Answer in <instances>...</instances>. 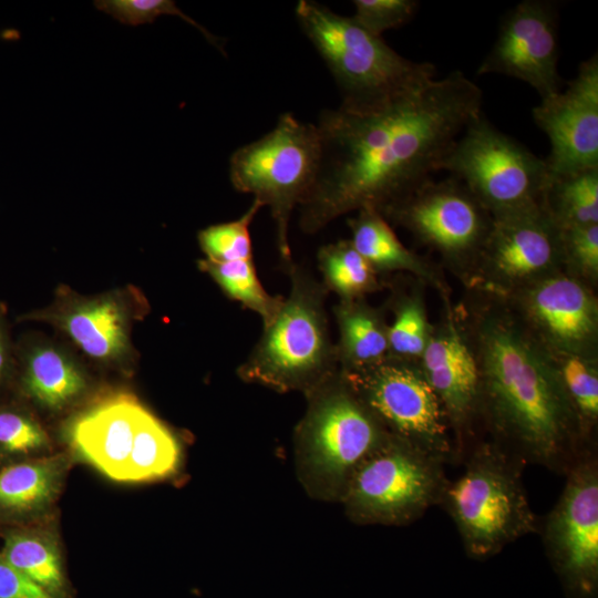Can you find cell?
<instances>
[{
    "mask_svg": "<svg viewBox=\"0 0 598 598\" xmlns=\"http://www.w3.org/2000/svg\"><path fill=\"white\" fill-rule=\"evenodd\" d=\"M482 101L481 89L453 71L378 112L322 111L319 165L298 206L300 229L311 235L341 215L381 212L409 196L440 171Z\"/></svg>",
    "mask_w": 598,
    "mask_h": 598,
    "instance_id": "6da1fadb",
    "label": "cell"
},
{
    "mask_svg": "<svg viewBox=\"0 0 598 598\" xmlns=\"http://www.w3.org/2000/svg\"><path fill=\"white\" fill-rule=\"evenodd\" d=\"M480 410L493 443L523 464L567 471L591 451L557 358L518 313L491 305L474 320Z\"/></svg>",
    "mask_w": 598,
    "mask_h": 598,
    "instance_id": "7a4b0ae2",
    "label": "cell"
},
{
    "mask_svg": "<svg viewBox=\"0 0 598 598\" xmlns=\"http://www.w3.org/2000/svg\"><path fill=\"white\" fill-rule=\"evenodd\" d=\"M296 18L328 65L341 94L340 110L368 114L417 92L435 80L432 63L409 60L352 17L300 0Z\"/></svg>",
    "mask_w": 598,
    "mask_h": 598,
    "instance_id": "3957f363",
    "label": "cell"
},
{
    "mask_svg": "<svg viewBox=\"0 0 598 598\" xmlns=\"http://www.w3.org/2000/svg\"><path fill=\"white\" fill-rule=\"evenodd\" d=\"M289 295L245 361L238 377L278 392L305 394L339 370L326 310L328 290L306 267L287 266Z\"/></svg>",
    "mask_w": 598,
    "mask_h": 598,
    "instance_id": "277c9868",
    "label": "cell"
},
{
    "mask_svg": "<svg viewBox=\"0 0 598 598\" xmlns=\"http://www.w3.org/2000/svg\"><path fill=\"white\" fill-rule=\"evenodd\" d=\"M306 396L307 410L295 432L300 480L312 495L341 501L357 468L390 434L340 369Z\"/></svg>",
    "mask_w": 598,
    "mask_h": 598,
    "instance_id": "5b68a950",
    "label": "cell"
},
{
    "mask_svg": "<svg viewBox=\"0 0 598 598\" xmlns=\"http://www.w3.org/2000/svg\"><path fill=\"white\" fill-rule=\"evenodd\" d=\"M523 463L493 442L477 446L440 503L468 557L488 559L534 533L537 519L522 480Z\"/></svg>",
    "mask_w": 598,
    "mask_h": 598,
    "instance_id": "8992f818",
    "label": "cell"
},
{
    "mask_svg": "<svg viewBox=\"0 0 598 598\" xmlns=\"http://www.w3.org/2000/svg\"><path fill=\"white\" fill-rule=\"evenodd\" d=\"M319 158L320 137L316 124L283 113L269 133L237 148L229 159L234 188L254 195V199L269 207L277 248L286 267L292 262L289 221L313 184Z\"/></svg>",
    "mask_w": 598,
    "mask_h": 598,
    "instance_id": "52a82bcc",
    "label": "cell"
},
{
    "mask_svg": "<svg viewBox=\"0 0 598 598\" xmlns=\"http://www.w3.org/2000/svg\"><path fill=\"white\" fill-rule=\"evenodd\" d=\"M440 171L462 182L493 216L539 204L548 179L545 159L477 114L444 156Z\"/></svg>",
    "mask_w": 598,
    "mask_h": 598,
    "instance_id": "ba28073f",
    "label": "cell"
},
{
    "mask_svg": "<svg viewBox=\"0 0 598 598\" xmlns=\"http://www.w3.org/2000/svg\"><path fill=\"white\" fill-rule=\"evenodd\" d=\"M444 463L389 435L357 468L342 495L359 524L406 525L442 499Z\"/></svg>",
    "mask_w": 598,
    "mask_h": 598,
    "instance_id": "9c48e42d",
    "label": "cell"
},
{
    "mask_svg": "<svg viewBox=\"0 0 598 598\" xmlns=\"http://www.w3.org/2000/svg\"><path fill=\"white\" fill-rule=\"evenodd\" d=\"M341 373L391 436L444 464L455 458L446 413L421 365L390 355L373 365Z\"/></svg>",
    "mask_w": 598,
    "mask_h": 598,
    "instance_id": "30bf717a",
    "label": "cell"
},
{
    "mask_svg": "<svg viewBox=\"0 0 598 598\" xmlns=\"http://www.w3.org/2000/svg\"><path fill=\"white\" fill-rule=\"evenodd\" d=\"M543 543L567 598H598V461L585 453L566 473Z\"/></svg>",
    "mask_w": 598,
    "mask_h": 598,
    "instance_id": "8fae6325",
    "label": "cell"
},
{
    "mask_svg": "<svg viewBox=\"0 0 598 598\" xmlns=\"http://www.w3.org/2000/svg\"><path fill=\"white\" fill-rule=\"evenodd\" d=\"M380 213L457 265L475 264L493 223V216L453 176L430 179Z\"/></svg>",
    "mask_w": 598,
    "mask_h": 598,
    "instance_id": "7c38bea8",
    "label": "cell"
},
{
    "mask_svg": "<svg viewBox=\"0 0 598 598\" xmlns=\"http://www.w3.org/2000/svg\"><path fill=\"white\" fill-rule=\"evenodd\" d=\"M474 265L496 295H514L561 270V229L542 203L495 216Z\"/></svg>",
    "mask_w": 598,
    "mask_h": 598,
    "instance_id": "4fadbf2b",
    "label": "cell"
},
{
    "mask_svg": "<svg viewBox=\"0 0 598 598\" xmlns=\"http://www.w3.org/2000/svg\"><path fill=\"white\" fill-rule=\"evenodd\" d=\"M558 3L524 0L502 19L496 40L477 74L497 73L518 79L542 100L561 91L558 73Z\"/></svg>",
    "mask_w": 598,
    "mask_h": 598,
    "instance_id": "5bb4252c",
    "label": "cell"
},
{
    "mask_svg": "<svg viewBox=\"0 0 598 598\" xmlns=\"http://www.w3.org/2000/svg\"><path fill=\"white\" fill-rule=\"evenodd\" d=\"M512 296L515 311L554 355L594 359L598 305L580 278L558 271Z\"/></svg>",
    "mask_w": 598,
    "mask_h": 598,
    "instance_id": "9a60e30c",
    "label": "cell"
},
{
    "mask_svg": "<svg viewBox=\"0 0 598 598\" xmlns=\"http://www.w3.org/2000/svg\"><path fill=\"white\" fill-rule=\"evenodd\" d=\"M532 115L550 151L548 176L598 167V56L582 61L564 92L542 100Z\"/></svg>",
    "mask_w": 598,
    "mask_h": 598,
    "instance_id": "2e32d148",
    "label": "cell"
},
{
    "mask_svg": "<svg viewBox=\"0 0 598 598\" xmlns=\"http://www.w3.org/2000/svg\"><path fill=\"white\" fill-rule=\"evenodd\" d=\"M145 408L130 394L102 399L71 419L64 439L79 460L116 482H131L137 427Z\"/></svg>",
    "mask_w": 598,
    "mask_h": 598,
    "instance_id": "e0dca14e",
    "label": "cell"
},
{
    "mask_svg": "<svg viewBox=\"0 0 598 598\" xmlns=\"http://www.w3.org/2000/svg\"><path fill=\"white\" fill-rule=\"evenodd\" d=\"M421 368L446 413L457 454L462 453L480 410V371L470 341L453 318L431 331Z\"/></svg>",
    "mask_w": 598,
    "mask_h": 598,
    "instance_id": "ac0fdd59",
    "label": "cell"
},
{
    "mask_svg": "<svg viewBox=\"0 0 598 598\" xmlns=\"http://www.w3.org/2000/svg\"><path fill=\"white\" fill-rule=\"evenodd\" d=\"M71 461L70 454L51 453L0 466V526L52 518Z\"/></svg>",
    "mask_w": 598,
    "mask_h": 598,
    "instance_id": "d6986e66",
    "label": "cell"
},
{
    "mask_svg": "<svg viewBox=\"0 0 598 598\" xmlns=\"http://www.w3.org/2000/svg\"><path fill=\"white\" fill-rule=\"evenodd\" d=\"M0 554L52 598H75L55 520L3 527Z\"/></svg>",
    "mask_w": 598,
    "mask_h": 598,
    "instance_id": "ffe728a7",
    "label": "cell"
},
{
    "mask_svg": "<svg viewBox=\"0 0 598 598\" xmlns=\"http://www.w3.org/2000/svg\"><path fill=\"white\" fill-rule=\"evenodd\" d=\"M332 310L339 331L336 348L341 371L370 367L390 357L388 324L379 309L358 298L339 300Z\"/></svg>",
    "mask_w": 598,
    "mask_h": 598,
    "instance_id": "44dd1931",
    "label": "cell"
},
{
    "mask_svg": "<svg viewBox=\"0 0 598 598\" xmlns=\"http://www.w3.org/2000/svg\"><path fill=\"white\" fill-rule=\"evenodd\" d=\"M82 372L62 352L50 347L29 351L20 377L21 393L35 405L59 411L85 390Z\"/></svg>",
    "mask_w": 598,
    "mask_h": 598,
    "instance_id": "7402d4cb",
    "label": "cell"
},
{
    "mask_svg": "<svg viewBox=\"0 0 598 598\" xmlns=\"http://www.w3.org/2000/svg\"><path fill=\"white\" fill-rule=\"evenodd\" d=\"M61 324L71 339L93 358L114 359L126 350V315L113 298L74 306L62 316Z\"/></svg>",
    "mask_w": 598,
    "mask_h": 598,
    "instance_id": "603a6c76",
    "label": "cell"
},
{
    "mask_svg": "<svg viewBox=\"0 0 598 598\" xmlns=\"http://www.w3.org/2000/svg\"><path fill=\"white\" fill-rule=\"evenodd\" d=\"M357 212L348 221L351 243L377 272L404 270L437 283L429 265L401 243L378 209L363 207Z\"/></svg>",
    "mask_w": 598,
    "mask_h": 598,
    "instance_id": "cb8c5ba5",
    "label": "cell"
},
{
    "mask_svg": "<svg viewBox=\"0 0 598 598\" xmlns=\"http://www.w3.org/2000/svg\"><path fill=\"white\" fill-rule=\"evenodd\" d=\"M540 203L560 229L598 224V167L548 176Z\"/></svg>",
    "mask_w": 598,
    "mask_h": 598,
    "instance_id": "d4e9b609",
    "label": "cell"
},
{
    "mask_svg": "<svg viewBox=\"0 0 598 598\" xmlns=\"http://www.w3.org/2000/svg\"><path fill=\"white\" fill-rule=\"evenodd\" d=\"M322 283L339 300L363 298L379 288L378 272L357 251L351 240L322 246L317 254Z\"/></svg>",
    "mask_w": 598,
    "mask_h": 598,
    "instance_id": "484cf974",
    "label": "cell"
},
{
    "mask_svg": "<svg viewBox=\"0 0 598 598\" xmlns=\"http://www.w3.org/2000/svg\"><path fill=\"white\" fill-rule=\"evenodd\" d=\"M199 268L207 272L224 293L244 308L256 312L268 326L279 312L285 297L270 295L261 285L254 259L228 262L203 259Z\"/></svg>",
    "mask_w": 598,
    "mask_h": 598,
    "instance_id": "4316f807",
    "label": "cell"
},
{
    "mask_svg": "<svg viewBox=\"0 0 598 598\" xmlns=\"http://www.w3.org/2000/svg\"><path fill=\"white\" fill-rule=\"evenodd\" d=\"M51 440L25 410L0 406V466L51 454Z\"/></svg>",
    "mask_w": 598,
    "mask_h": 598,
    "instance_id": "83f0119b",
    "label": "cell"
},
{
    "mask_svg": "<svg viewBox=\"0 0 598 598\" xmlns=\"http://www.w3.org/2000/svg\"><path fill=\"white\" fill-rule=\"evenodd\" d=\"M556 357V355H555ZM566 392L580 421L587 443L592 441L598 420V370L594 359L556 357Z\"/></svg>",
    "mask_w": 598,
    "mask_h": 598,
    "instance_id": "f1b7e54d",
    "label": "cell"
},
{
    "mask_svg": "<svg viewBox=\"0 0 598 598\" xmlns=\"http://www.w3.org/2000/svg\"><path fill=\"white\" fill-rule=\"evenodd\" d=\"M430 334L425 308L417 296L403 297L394 305V318L388 326L391 357L421 359Z\"/></svg>",
    "mask_w": 598,
    "mask_h": 598,
    "instance_id": "f546056e",
    "label": "cell"
},
{
    "mask_svg": "<svg viewBox=\"0 0 598 598\" xmlns=\"http://www.w3.org/2000/svg\"><path fill=\"white\" fill-rule=\"evenodd\" d=\"M262 204L254 199L238 219L210 225L198 233V243L207 259L219 262L252 258L249 226Z\"/></svg>",
    "mask_w": 598,
    "mask_h": 598,
    "instance_id": "4dcf8cb0",
    "label": "cell"
},
{
    "mask_svg": "<svg viewBox=\"0 0 598 598\" xmlns=\"http://www.w3.org/2000/svg\"><path fill=\"white\" fill-rule=\"evenodd\" d=\"M94 6L123 24L152 23L161 16H177L198 29L208 42L223 51L221 41L202 24L185 14L172 0H96Z\"/></svg>",
    "mask_w": 598,
    "mask_h": 598,
    "instance_id": "1f68e13d",
    "label": "cell"
},
{
    "mask_svg": "<svg viewBox=\"0 0 598 598\" xmlns=\"http://www.w3.org/2000/svg\"><path fill=\"white\" fill-rule=\"evenodd\" d=\"M353 4L352 19L377 37L408 23L419 8L415 0H354Z\"/></svg>",
    "mask_w": 598,
    "mask_h": 598,
    "instance_id": "d6a6232c",
    "label": "cell"
},
{
    "mask_svg": "<svg viewBox=\"0 0 598 598\" xmlns=\"http://www.w3.org/2000/svg\"><path fill=\"white\" fill-rule=\"evenodd\" d=\"M564 266L579 277L596 280L598 275V224L561 229ZM578 277V278H579Z\"/></svg>",
    "mask_w": 598,
    "mask_h": 598,
    "instance_id": "836d02e7",
    "label": "cell"
},
{
    "mask_svg": "<svg viewBox=\"0 0 598 598\" xmlns=\"http://www.w3.org/2000/svg\"><path fill=\"white\" fill-rule=\"evenodd\" d=\"M0 598H52L0 554Z\"/></svg>",
    "mask_w": 598,
    "mask_h": 598,
    "instance_id": "e575fe53",
    "label": "cell"
},
{
    "mask_svg": "<svg viewBox=\"0 0 598 598\" xmlns=\"http://www.w3.org/2000/svg\"><path fill=\"white\" fill-rule=\"evenodd\" d=\"M9 371V347L6 327L0 315V385L7 379Z\"/></svg>",
    "mask_w": 598,
    "mask_h": 598,
    "instance_id": "d590c367",
    "label": "cell"
}]
</instances>
